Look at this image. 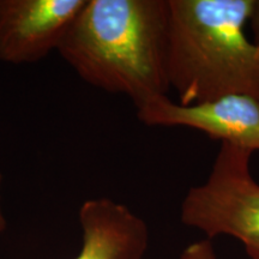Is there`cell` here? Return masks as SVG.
Here are the masks:
<instances>
[{
    "label": "cell",
    "mask_w": 259,
    "mask_h": 259,
    "mask_svg": "<svg viewBox=\"0 0 259 259\" xmlns=\"http://www.w3.org/2000/svg\"><path fill=\"white\" fill-rule=\"evenodd\" d=\"M168 44V0H87L58 53L84 82L137 109L170 90Z\"/></svg>",
    "instance_id": "1"
},
{
    "label": "cell",
    "mask_w": 259,
    "mask_h": 259,
    "mask_svg": "<svg viewBox=\"0 0 259 259\" xmlns=\"http://www.w3.org/2000/svg\"><path fill=\"white\" fill-rule=\"evenodd\" d=\"M179 259H216L215 248L210 239H203L187 246Z\"/></svg>",
    "instance_id": "7"
},
{
    "label": "cell",
    "mask_w": 259,
    "mask_h": 259,
    "mask_svg": "<svg viewBox=\"0 0 259 259\" xmlns=\"http://www.w3.org/2000/svg\"><path fill=\"white\" fill-rule=\"evenodd\" d=\"M87 0H0V60L35 64L58 52Z\"/></svg>",
    "instance_id": "4"
},
{
    "label": "cell",
    "mask_w": 259,
    "mask_h": 259,
    "mask_svg": "<svg viewBox=\"0 0 259 259\" xmlns=\"http://www.w3.org/2000/svg\"><path fill=\"white\" fill-rule=\"evenodd\" d=\"M138 119L148 126L189 127L210 138L259 151V103L242 95L227 96L213 102L181 106L161 96L137 108Z\"/></svg>",
    "instance_id": "5"
},
{
    "label": "cell",
    "mask_w": 259,
    "mask_h": 259,
    "mask_svg": "<svg viewBox=\"0 0 259 259\" xmlns=\"http://www.w3.org/2000/svg\"><path fill=\"white\" fill-rule=\"evenodd\" d=\"M3 180H4V177H3L2 171H0V235L4 233V231L6 229V219L4 212H3V208H2V186H3Z\"/></svg>",
    "instance_id": "9"
},
{
    "label": "cell",
    "mask_w": 259,
    "mask_h": 259,
    "mask_svg": "<svg viewBox=\"0 0 259 259\" xmlns=\"http://www.w3.org/2000/svg\"><path fill=\"white\" fill-rule=\"evenodd\" d=\"M248 24H250L252 34H253V42L259 46V0H253L252 2Z\"/></svg>",
    "instance_id": "8"
},
{
    "label": "cell",
    "mask_w": 259,
    "mask_h": 259,
    "mask_svg": "<svg viewBox=\"0 0 259 259\" xmlns=\"http://www.w3.org/2000/svg\"><path fill=\"white\" fill-rule=\"evenodd\" d=\"M82 248L73 259H143L149 229L143 219L111 198L88 199L79 209Z\"/></svg>",
    "instance_id": "6"
},
{
    "label": "cell",
    "mask_w": 259,
    "mask_h": 259,
    "mask_svg": "<svg viewBox=\"0 0 259 259\" xmlns=\"http://www.w3.org/2000/svg\"><path fill=\"white\" fill-rule=\"evenodd\" d=\"M168 2V82L178 103L233 95L259 103V46L245 32L253 0Z\"/></svg>",
    "instance_id": "2"
},
{
    "label": "cell",
    "mask_w": 259,
    "mask_h": 259,
    "mask_svg": "<svg viewBox=\"0 0 259 259\" xmlns=\"http://www.w3.org/2000/svg\"><path fill=\"white\" fill-rule=\"evenodd\" d=\"M253 153L221 143L209 176L187 191L181 222L206 239L235 238L251 259H259V184L252 176Z\"/></svg>",
    "instance_id": "3"
}]
</instances>
